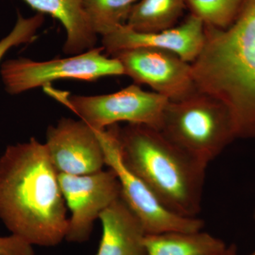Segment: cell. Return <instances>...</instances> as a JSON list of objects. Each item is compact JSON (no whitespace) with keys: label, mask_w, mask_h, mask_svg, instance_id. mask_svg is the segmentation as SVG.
I'll return each mask as SVG.
<instances>
[{"label":"cell","mask_w":255,"mask_h":255,"mask_svg":"<svg viewBox=\"0 0 255 255\" xmlns=\"http://www.w3.org/2000/svg\"><path fill=\"white\" fill-rule=\"evenodd\" d=\"M0 219L33 246L65 240L68 219L59 174L45 143L35 137L8 146L0 157Z\"/></svg>","instance_id":"cell-1"},{"label":"cell","mask_w":255,"mask_h":255,"mask_svg":"<svg viewBox=\"0 0 255 255\" xmlns=\"http://www.w3.org/2000/svg\"><path fill=\"white\" fill-rule=\"evenodd\" d=\"M191 65L196 90L227 108L236 138H255V0H246L228 28L205 26L202 49Z\"/></svg>","instance_id":"cell-2"},{"label":"cell","mask_w":255,"mask_h":255,"mask_svg":"<svg viewBox=\"0 0 255 255\" xmlns=\"http://www.w3.org/2000/svg\"><path fill=\"white\" fill-rule=\"evenodd\" d=\"M119 140L124 164L167 209L184 217H197L207 166L154 128L127 124L119 128Z\"/></svg>","instance_id":"cell-3"},{"label":"cell","mask_w":255,"mask_h":255,"mask_svg":"<svg viewBox=\"0 0 255 255\" xmlns=\"http://www.w3.org/2000/svg\"><path fill=\"white\" fill-rule=\"evenodd\" d=\"M158 130L206 166L236 139L227 108L217 99L197 90L181 100L169 101Z\"/></svg>","instance_id":"cell-4"},{"label":"cell","mask_w":255,"mask_h":255,"mask_svg":"<svg viewBox=\"0 0 255 255\" xmlns=\"http://www.w3.org/2000/svg\"><path fill=\"white\" fill-rule=\"evenodd\" d=\"M51 98L61 104L95 130L120 122L159 129L169 100L155 92L142 90L134 83L107 95H73L51 85L43 87Z\"/></svg>","instance_id":"cell-5"},{"label":"cell","mask_w":255,"mask_h":255,"mask_svg":"<svg viewBox=\"0 0 255 255\" xmlns=\"http://www.w3.org/2000/svg\"><path fill=\"white\" fill-rule=\"evenodd\" d=\"M95 47L68 58L36 61L27 58L5 60L0 66V76L5 91L18 95L61 80L92 82L110 76L124 75L122 64L116 58Z\"/></svg>","instance_id":"cell-6"},{"label":"cell","mask_w":255,"mask_h":255,"mask_svg":"<svg viewBox=\"0 0 255 255\" xmlns=\"http://www.w3.org/2000/svg\"><path fill=\"white\" fill-rule=\"evenodd\" d=\"M119 125L95 130L105 152L106 165L117 174L121 196L140 220L147 234L169 231H201L203 220L184 217L172 212L159 200L153 191L124 164L119 140Z\"/></svg>","instance_id":"cell-7"},{"label":"cell","mask_w":255,"mask_h":255,"mask_svg":"<svg viewBox=\"0 0 255 255\" xmlns=\"http://www.w3.org/2000/svg\"><path fill=\"white\" fill-rule=\"evenodd\" d=\"M60 188L70 211L65 241L82 243L90 239L94 223L121 196L117 174L109 168L84 175L59 174Z\"/></svg>","instance_id":"cell-8"},{"label":"cell","mask_w":255,"mask_h":255,"mask_svg":"<svg viewBox=\"0 0 255 255\" xmlns=\"http://www.w3.org/2000/svg\"><path fill=\"white\" fill-rule=\"evenodd\" d=\"M124 75L137 85H147L169 101L181 100L196 90L191 63L167 50L139 48L114 55Z\"/></svg>","instance_id":"cell-9"},{"label":"cell","mask_w":255,"mask_h":255,"mask_svg":"<svg viewBox=\"0 0 255 255\" xmlns=\"http://www.w3.org/2000/svg\"><path fill=\"white\" fill-rule=\"evenodd\" d=\"M45 145L58 174L84 175L102 170L106 165L97 132L81 119L62 118L50 126Z\"/></svg>","instance_id":"cell-10"},{"label":"cell","mask_w":255,"mask_h":255,"mask_svg":"<svg viewBox=\"0 0 255 255\" xmlns=\"http://www.w3.org/2000/svg\"><path fill=\"white\" fill-rule=\"evenodd\" d=\"M102 37V48L110 56L133 48H155L172 52L192 63L200 53L205 38V25L191 14L182 23L163 31L142 33L122 25Z\"/></svg>","instance_id":"cell-11"},{"label":"cell","mask_w":255,"mask_h":255,"mask_svg":"<svg viewBox=\"0 0 255 255\" xmlns=\"http://www.w3.org/2000/svg\"><path fill=\"white\" fill-rule=\"evenodd\" d=\"M102 236L96 255H146V233L122 196L101 214Z\"/></svg>","instance_id":"cell-12"},{"label":"cell","mask_w":255,"mask_h":255,"mask_svg":"<svg viewBox=\"0 0 255 255\" xmlns=\"http://www.w3.org/2000/svg\"><path fill=\"white\" fill-rule=\"evenodd\" d=\"M38 13L49 14L63 25L66 33L63 51L78 55L95 48L98 35L94 31L82 0H23Z\"/></svg>","instance_id":"cell-13"},{"label":"cell","mask_w":255,"mask_h":255,"mask_svg":"<svg viewBox=\"0 0 255 255\" xmlns=\"http://www.w3.org/2000/svg\"><path fill=\"white\" fill-rule=\"evenodd\" d=\"M145 246L146 255H215L227 245L201 231H169L146 235Z\"/></svg>","instance_id":"cell-14"},{"label":"cell","mask_w":255,"mask_h":255,"mask_svg":"<svg viewBox=\"0 0 255 255\" xmlns=\"http://www.w3.org/2000/svg\"><path fill=\"white\" fill-rule=\"evenodd\" d=\"M186 0H139L126 25L134 31L152 33L177 26Z\"/></svg>","instance_id":"cell-15"},{"label":"cell","mask_w":255,"mask_h":255,"mask_svg":"<svg viewBox=\"0 0 255 255\" xmlns=\"http://www.w3.org/2000/svg\"><path fill=\"white\" fill-rule=\"evenodd\" d=\"M139 0H82L94 31L103 36L125 25Z\"/></svg>","instance_id":"cell-16"},{"label":"cell","mask_w":255,"mask_h":255,"mask_svg":"<svg viewBox=\"0 0 255 255\" xmlns=\"http://www.w3.org/2000/svg\"><path fill=\"white\" fill-rule=\"evenodd\" d=\"M246 0H186L191 14L204 25L216 28H228L237 18Z\"/></svg>","instance_id":"cell-17"},{"label":"cell","mask_w":255,"mask_h":255,"mask_svg":"<svg viewBox=\"0 0 255 255\" xmlns=\"http://www.w3.org/2000/svg\"><path fill=\"white\" fill-rule=\"evenodd\" d=\"M44 21V14L41 13L30 17H24L18 13L14 27L0 40V63L11 48L31 43L36 38L37 32Z\"/></svg>","instance_id":"cell-18"},{"label":"cell","mask_w":255,"mask_h":255,"mask_svg":"<svg viewBox=\"0 0 255 255\" xmlns=\"http://www.w3.org/2000/svg\"><path fill=\"white\" fill-rule=\"evenodd\" d=\"M0 255H35L33 246L21 238L11 234L0 236Z\"/></svg>","instance_id":"cell-19"},{"label":"cell","mask_w":255,"mask_h":255,"mask_svg":"<svg viewBox=\"0 0 255 255\" xmlns=\"http://www.w3.org/2000/svg\"><path fill=\"white\" fill-rule=\"evenodd\" d=\"M215 255H238L237 248L235 245L227 246L224 250Z\"/></svg>","instance_id":"cell-20"},{"label":"cell","mask_w":255,"mask_h":255,"mask_svg":"<svg viewBox=\"0 0 255 255\" xmlns=\"http://www.w3.org/2000/svg\"><path fill=\"white\" fill-rule=\"evenodd\" d=\"M254 218H255V214H254ZM248 255H255V250L254 251L252 252L251 254H249Z\"/></svg>","instance_id":"cell-21"}]
</instances>
